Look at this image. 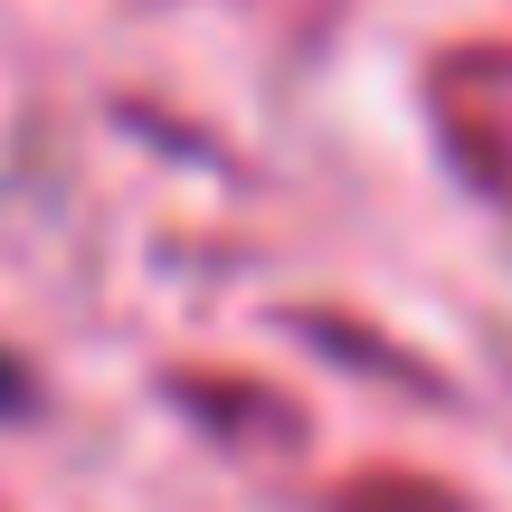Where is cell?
I'll return each mask as SVG.
<instances>
[{
  "label": "cell",
  "instance_id": "6da1fadb",
  "mask_svg": "<svg viewBox=\"0 0 512 512\" xmlns=\"http://www.w3.org/2000/svg\"><path fill=\"white\" fill-rule=\"evenodd\" d=\"M10 389H19V380H10V361H0V408H10Z\"/></svg>",
  "mask_w": 512,
  "mask_h": 512
}]
</instances>
